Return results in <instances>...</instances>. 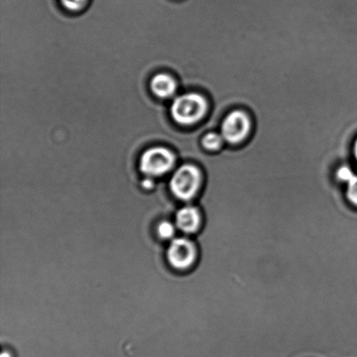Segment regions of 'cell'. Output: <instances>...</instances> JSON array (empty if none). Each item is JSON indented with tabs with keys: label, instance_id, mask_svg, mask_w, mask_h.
Returning a JSON list of instances; mask_svg holds the SVG:
<instances>
[{
	"label": "cell",
	"instance_id": "cell-4",
	"mask_svg": "<svg viewBox=\"0 0 357 357\" xmlns=\"http://www.w3.org/2000/svg\"><path fill=\"white\" fill-rule=\"evenodd\" d=\"M197 250L194 243L187 238H176L167 250V259L170 264L177 269H187L195 264Z\"/></svg>",
	"mask_w": 357,
	"mask_h": 357
},
{
	"label": "cell",
	"instance_id": "cell-6",
	"mask_svg": "<svg viewBox=\"0 0 357 357\" xmlns=\"http://www.w3.org/2000/svg\"><path fill=\"white\" fill-rule=\"evenodd\" d=\"M176 222L178 229L182 232L195 233L202 226V213L195 206H185L177 212Z\"/></svg>",
	"mask_w": 357,
	"mask_h": 357
},
{
	"label": "cell",
	"instance_id": "cell-1",
	"mask_svg": "<svg viewBox=\"0 0 357 357\" xmlns=\"http://www.w3.org/2000/svg\"><path fill=\"white\" fill-rule=\"evenodd\" d=\"M208 103L198 93H185L174 100L171 115L178 124L190 126L197 123L205 116Z\"/></svg>",
	"mask_w": 357,
	"mask_h": 357
},
{
	"label": "cell",
	"instance_id": "cell-13",
	"mask_svg": "<svg viewBox=\"0 0 357 357\" xmlns=\"http://www.w3.org/2000/svg\"><path fill=\"white\" fill-rule=\"evenodd\" d=\"M1 357H10V355L9 354V353L3 352Z\"/></svg>",
	"mask_w": 357,
	"mask_h": 357
},
{
	"label": "cell",
	"instance_id": "cell-2",
	"mask_svg": "<svg viewBox=\"0 0 357 357\" xmlns=\"http://www.w3.org/2000/svg\"><path fill=\"white\" fill-rule=\"evenodd\" d=\"M202 184L201 171L195 166L184 165L171 178L170 188L178 199L187 202L197 195Z\"/></svg>",
	"mask_w": 357,
	"mask_h": 357
},
{
	"label": "cell",
	"instance_id": "cell-12",
	"mask_svg": "<svg viewBox=\"0 0 357 357\" xmlns=\"http://www.w3.org/2000/svg\"><path fill=\"white\" fill-rule=\"evenodd\" d=\"M354 153H355V157L357 160V139L355 143V148H354Z\"/></svg>",
	"mask_w": 357,
	"mask_h": 357
},
{
	"label": "cell",
	"instance_id": "cell-9",
	"mask_svg": "<svg viewBox=\"0 0 357 357\" xmlns=\"http://www.w3.org/2000/svg\"><path fill=\"white\" fill-rule=\"evenodd\" d=\"M223 139L222 135L215 134V132H210L203 138L202 144L206 149L215 151V150L219 149L222 146Z\"/></svg>",
	"mask_w": 357,
	"mask_h": 357
},
{
	"label": "cell",
	"instance_id": "cell-11",
	"mask_svg": "<svg viewBox=\"0 0 357 357\" xmlns=\"http://www.w3.org/2000/svg\"><path fill=\"white\" fill-rule=\"evenodd\" d=\"M174 226L169 222H163L158 226V234L162 239H170L174 236Z\"/></svg>",
	"mask_w": 357,
	"mask_h": 357
},
{
	"label": "cell",
	"instance_id": "cell-8",
	"mask_svg": "<svg viewBox=\"0 0 357 357\" xmlns=\"http://www.w3.org/2000/svg\"><path fill=\"white\" fill-rule=\"evenodd\" d=\"M339 181L347 184L345 196L351 205L357 208V174H354L349 167H341L335 174Z\"/></svg>",
	"mask_w": 357,
	"mask_h": 357
},
{
	"label": "cell",
	"instance_id": "cell-7",
	"mask_svg": "<svg viewBox=\"0 0 357 357\" xmlns=\"http://www.w3.org/2000/svg\"><path fill=\"white\" fill-rule=\"evenodd\" d=\"M150 86L153 94L162 99L173 96L177 89L176 80L167 73H159L153 77Z\"/></svg>",
	"mask_w": 357,
	"mask_h": 357
},
{
	"label": "cell",
	"instance_id": "cell-5",
	"mask_svg": "<svg viewBox=\"0 0 357 357\" xmlns=\"http://www.w3.org/2000/svg\"><path fill=\"white\" fill-rule=\"evenodd\" d=\"M250 121L241 111H234L227 115L222 126V135L226 142L237 144L250 134Z\"/></svg>",
	"mask_w": 357,
	"mask_h": 357
},
{
	"label": "cell",
	"instance_id": "cell-3",
	"mask_svg": "<svg viewBox=\"0 0 357 357\" xmlns=\"http://www.w3.org/2000/svg\"><path fill=\"white\" fill-rule=\"evenodd\" d=\"M176 163V157L169 149L155 146L143 153L139 169L149 176H162L169 172Z\"/></svg>",
	"mask_w": 357,
	"mask_h": 357
},
{
	"label": "cell",
	"instance_id": "cell-10",
	"mask_svg": "<svg viewBox=\"0 0 357 357\" xmlns=\"http://www.w3.org/2000/svg\"><path fill=\"white\" fill-rule=\"evenodd\" d=\"M89 0H61L62 6L71 12H78L86 6Z\"/></svg>",
	"mask_w": 357,
	"mask_h": 357
}]
</instances>
